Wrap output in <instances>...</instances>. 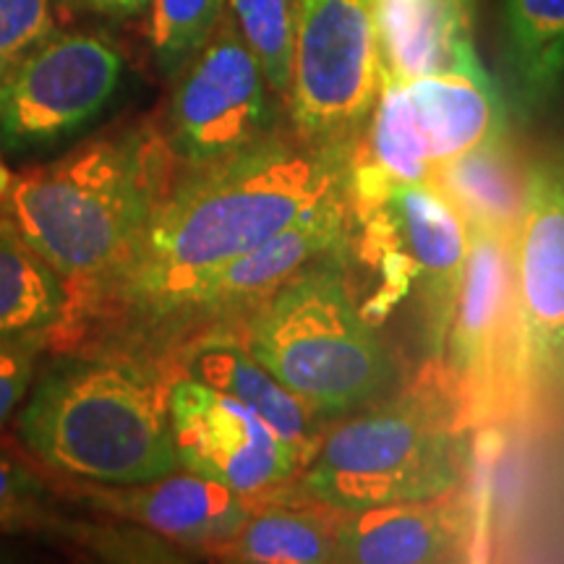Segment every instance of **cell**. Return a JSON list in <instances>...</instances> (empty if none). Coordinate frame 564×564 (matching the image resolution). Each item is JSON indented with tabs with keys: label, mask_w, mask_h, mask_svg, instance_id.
Masks as SVG:
<instances>
[{
	"label": "cell",
	"mask_w": 564,
	"mask_h": 564,
	"mask_svg": "<svg viewBox=\"0 0 564 564\" xmlns=\"http://www.w3.org/2000/svg\"><path fill=\"white\" fill-rule=\"evenodd\" d=\"M444 350V373L460 394L465 411L478 415L497 398L510 352L518 350L520 356L512 236L470 230V251Z\"/></svg>",
	"instance_id": "12"
},
{
	"label": "cell",
	"mask_w": 564,
	"mask_h": 564,
	"mask_svg": "<svg viewBox=\"0 0 564 564\" xmlns=\"http://www.w3.org/2000/svg\"><path fill=\"white\" fill-rule=\"evenodd\" d=\"M11 183H13V175L9 171V165L3 162V158H0V202H3L6 194H9Z\"/></svg>",
	"instance_id": "29"
},
{
	"label": "cell",
	"mask_w": 564,
	"mask_h": 564,
	"mask_svg": "<svg viewBox=\"0 0 564 564\" xmlns=\"http://www.w3.org/2000/svg\"><path fill=\"white\" fill-rule=\"evenodd\" d=\"M460 394L440 382L352 413L322 434L299 489L340 512L411 502L455 489L463 478Z\"/></svg>",
	"instance_id": "5"
},
{
	"label": "cell",
	"mask_w": 564,
	"mask_h": 564,
	"mask_svg": "<svg viewBox=\"0 0 564 564\" xmlns=\"http://www.w3.org/2000/svg\"><path fill=\"white\" fill-rule=\"evenodd\" d=\"M382 66L413 82L447 70H481L470 34L474 0H369Z\"/></svg>",
	"instance_id": "16"
},
{
	"label": "cell",
	"mask_w": 564,
	"mask_h": 564,
	"mask_svg": "<svg viewBox=\"0 0 564 564\" xmlns=\"http://www.w3.org/2000/svg\"><path fill=\"white\" fill-rule=\"evenodd\" d=\"M348 199L327 204L232 262L183 282L152 314H209L257 308L308 264L343 251L348 241Z\"/></svg>",
	"instance_id": "13"
},
{
	"label": "cell",
	"mask_w": 564,
	"mask_h": 564,
	"mask_svg": "<svg viewBox=\"0 0 564 564\" xmlns=\"http://www.w3.org/2000/svg\"><path fill=\"white\" fill-rule=\"evenodd\" d=\"M520 361L539 382L564 384V162L531 167L512 236Z\"/></svg>",
	"instance_id": "11"
},
{
	"label": "cell",
	"mask_w": 564,
	"mask_h": 564,
	"mask_svg": "<svg viewBox=\"0 0 564 564\" xmlns=\"http://www.w3.org/2000/svg\"><path fill=\"white\" fill-rule=\"evenodd\" d=\"M123 55L108 37L55 32L0 74V147L45 150L89 126L116 97Z\"/></svg>",
	"instance_id": "9"
},
{
	"label": "cell",
	"mask_w": 564,
	"mask_h": 564,
	"mask_svg": "<svg viewBox=\"0 0 564 564\" xmlns=\"http://www.w3.org/2000/svg\"><path fill=\"white\" fill-rule=\"evenodd\" d=\"M40 340H0V426L24 403L37 369Z\"/></svg>",
	"instance_id": "27"
},
{
	"label": "cell",
	"mask_w": 564,
	"mask_h": 564,
	"mask_svg": "<svg viewBox=\"0 0 564 564\" xmlns=\"http://www.w3.org/2000/svg\"><path fill=\"white\" fill-rule=\"evenodd\" d=\"M340 253L308 264L251 312L246 348L324 421L382 400L394 364L356 303Z\"/></svg>",
	"instance_id": "4"
},
{
	"label": "cell",
	"mask_w": 564,
	"mask_h": 564,
	"mask_svg": "<svg viewBox=\"0 0 564 564\" xmlns=\"http://www.w3.org/2000/svg\"><path fill=\"white\" fill-rule=\"evenodd\" d=\"M348 204L361 230V262L379 282L364 314L377 322L408 293H419L426 329L442 356L470 251L468 223L434 183L384 188Z\"/></svg>",
	"instance_id": "6"
},
{
	"label": "cell",
	"mask_w": 564,
	"mask_h": 564,
	"mask_svg": "<svg viewBox=\"0 0 564 564\" xmlns=\"http://www.w3.org/2000/svg\"><path fill=\"white\" fill-rule=\"evenodd\" d=\"M167 150L147 123L84 141L13 178L3 199L6 220L68 285H108L167 192Z\"/></svg>",
	"instance_id": "2"
},
{
	"label": "cell",
	"mask_w": 564,
	"mask_h": 564,
	"mask_svg": "<svg viewBox=\"0 0 564 564\" xmlns=\"http://www.w3.org/2000/svg\"><path fill=\"white\" fill-rule=\"evenodd\" d=\"M340 510L303 494L280 489L253 494V505L241 531L212 549L228 562L246 564H324L337 562Z\"/></svg>",
	"instance_id": "17"
},
{
	"label": "cell",
	"mask_w": 564,
	"mask_h": 564,
	"mask_svg": "<svg viewBox=\"0 0 564 564\" xmlns=\"http://www.w3.org/2000/svg\"><path fill=\"white\" fill-rule=\"evenodd\" d=\"M348 199L343 152L267 139L167 188L123 270L108 285L154 312L183 282L232 262L308 212Z\"/></svg>",
	"instance_id": "1"
},
{
	"label": "cell",
	"mask_w": 564,
	"mask_h": 564,
	"mask_svg": "<svg viewBox=\"0 0 564 564\" xmlns=\"http://www.w3.org/2000/svg\"><path fill=\"white\" fill-rule=\"evenodd\" d=\"M171 426L181 468L246 497L288 486L306 465L253 408L188 373L171 382Z\"/></svg>",
	"instance_id": "10"
},
{
	"label": "cell",
	"mask_w": 564,
	"mask_h": 564,
	"mask_svg": "<svg viewBox=\"0 0 564 564\" xmlns=\"http://www.w3.org/2000/svg\"><path fill=\"white\" fill-rule=\"evenodd\" d=\"M173 82L167 144L186 167L215 165L274 137L282 100L228 11Z\"/></svg>",
	"instance_id": "8"
},
{
	"label": "cell",
	"mask_w": 564,
	"mask_h": 564,
	"mask_svg": "<svg viewBox=\"0 0 564 564\" xmlns=\"http://www.w3.org/2000/svg\"><path fill=\"white\" fill-rule=\"evenodd\" d=\"M528 178L507 137L436 167L434 186L455 204L470 230L514 236L528 199Z\"/></svg>",
	"instance_id": "20"
},
{
	"label": "cell",
	"mask_w": 564,
	"mask_h": 564,
	"mask_svg": "<svg viewBox=\"0 0 564 564\" xmlns=\"http://www.w3.org/2000/svg\"><path fill=\"white\" fill-rule=\"evenodd\" d=\"M58 32L53 0H0V74Z\"/></svg>",
	"instance_id": "25"
},
{
	"label": "cell",
	"mask_w": 564,
	"mask_h": 564,
	"mask_svg": "<svg viewBox=\"0 0 564 564\" xmlns=\"http://www.w3.org/2000/svg\"><path fill=\"white\" fill-rule=\"evenodd\" d=\"M45 486L11 455L0 453V528L37 523Z\"/></svg>",
	"instance_id": "26"
},
{
	"label": "cell",
	"mask_w": 564,
	"mask_h": 564,
	"mask_svg": "<svg viewBox=\"0 0 564 564\" xmlns=\"http://www.w3.org/2000/svg\"><path fill=\"white\" fill-rule=\"evenodd\" d=\"M468 499L460 486L436 497L345 512L337 562L432 564L457 560L468 539Z\"/></svg>",
	"instance_id": "15"
},
{
	"label": "cell",
	"mask_w": 564,
	"mask_h": 564,
	"mask_svg": "<svg viewBox=\"0 0 564 564\" xmlns=\"http://www.w3.org/2000/svg\"><path fill=\"white\" fill-rule=\"evenodd\" d=\"M26 447L55 474L129 486L181 470L171 382L129 358L55 366L19 415Z\"/></svg>",
	"instance_id": "3"
},
{
	"label": "cell",
	"mask_w": 564,
	"mask_h": 564,
	"mask_svg": "<svg viewBox=\"0 0 564 564\" xmlns=\"http://www.w3.org/2000/svg\"><path fill=\"white\" fill-rule=\"evenodd\" d=\"M70 308L63 274L26 241L13 225L0 220V340H40L58 329Z\"/></svg>",
	"instance_id": "21"
},
{
	"label": "cell",
	"mask_w": 564,
	"mask_h": 564,
	"mask_svg": "<svg viewBox=\"0 0 564 564\" xmlns=\"http://www.w3.org/2000/svg\"><path fill=\"white\" fill-rule=\"evenodd\" d=\"M434 167L505 137V108L486 70H447L405 82Z\"/></svg>",
	"instance_id": "18"
},
{
	"label": "cell",
	"mask_w": 564,
	"mask_h": 564,
	"mask_svg": "<svg viewBox=\"0 0 564 564\" xmlns=\"http://www.w3.org/2000/svg\"><path fill=\"white\" fill-rule=\"evenodd\" d=\"M74 3L84 6V9L100 13L108 19H139L144 13H150L152 0H74Z\"/></svg>",
	"instance_id": "28"
},
{
	"label": "cell",
	"mask_w": 564,
	"mask_h": 564,
	"mask_svg": "<svg viewBox=\"0 0 564 564\" xmlns=\"http://www.w3.org/2000/svg\"><path fill=\"white\" fill-rule=\"evenodd\" d=\"M512 82L528 108H541L564 84V0H505Z\"/></svg>",
	"instance_id": "22"
},
{
	"label": "cell",
	"mask_w": 564,
	"mask_h": 564,
	"mask_svg": "<svg viewBox=\"0 0 564 564\" xmlns=\"http://www.w3.org/2000/svg\"><path fill=\"white\" fill-rule=\"evenodd\" d=\"M228 0H152V53L160 74L175 79L217 30Z\"/></svg>",
	"instance_id": "24"
},
{
	"label": "cell",
	"mask_w": 564,
	"mask_h": 564,
	"mask_svg": "<svg viewBox=\"0 0 564 564\" xmlns=\"http://www.w3.org/2000/svg\"><path fill=\"white\" fill-rule=\"evenodd\" d=\"M76 491L95 510L137 523L173 544L199 546L207 552L223 546L241 531L253 505V497L186 468L183 474L173 470L144 484H91L79 486Z\"/></svg>",
	"instance_id": "14"
},
{
	"label": "cell",
	"mask_w": 564,
	"mask_h": 564,
	"mask_svg": "<svg viewBox=\"0 0 564 564\" xmlns=\"http://www.w3.org/2000/svg\"><path fill=\"white\" fill-rule=\"evenodd\" d=\"M382 74L369 0H299L285 108L301 141L348 154L377 105Z\"/></svg>",
	"instance_id": "7"
},
{
	"label": "cell",
	"mask_w": 564,
	"mask_h": 564,
	"mask_svg": "<svg viewBox=\"0 0 564 564\" xmlns=\"http://www.w3.org/2000/svg\"><path fill=\"white\" fill-rule=\"evenodd\" d=\"M228 17L282 105L291 89V58L299 0H228Z\"/></svg>",
	"instance_id": "23"
},
{
	"label": "cell",
	"mask_w": 564,
	"mask_h": 564,
	"mask_svg": "<svg viewBox=\"0 0 564 564\" xmlns=\"http://www.w3.org/2000/svg\"><path fill=\"white\" fill-rule=\"evenodd\" d=\"M186 373L253 408L282 440L295 444L306 460L312 457L322 440L319 426L324 419L301 394L282 384L262 361H257L246 343L212 337L192 350Z\"/></svg>",
	"instance_id": "19"
}]
</instances>
